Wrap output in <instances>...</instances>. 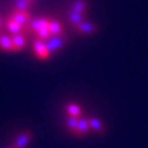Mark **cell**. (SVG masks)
<instances>
[{"instance_id":"6","label":"cell","mask_w":148,"mask_h":148,"mask_svg":"<svg viewBox=\"0 0 148 148\" xmlns=\"http://www.w3.org/2000/svg\"><path fill=\"white\" fill-rule=\"evenodd\" d=\"M48 29L51 31L52 36H58L64 34V29L62 23L58 20H54V19H49L48 21Z\"/></svg>"},{"instance_id":"8","label":"cell","mask_w":148,"mask_h":148,"mask_svg":"<svg viewBox=\"0 0 148 148\" xmlns=\"http://www.w3.org/2000/svg\"><path fill=\"white\" fill-rule=\"evenodd\" d=\"M12 42H13V46H14V51L19 52L27 46V36L24 33L22 34H16V35H12Z\"/></svg>"},{"instance_id":"14","label":"cell","mask_w":148,"mask_h":148,"mask_svg":"<svg viewBox=\"0 0 148 148\" xmlns=\"http://www.w3.org/2000/svg\"><path fill=\"white\" fill-rule=\"evenodd\" d=\"M68 20L74 27H76V25H78L80 23L85 22V16L79 14V13H75L73 11H70V13H69L68 16Z\"/></svg>"},{"instance_id":"9","label":"cell","mask_w":148,"mask_h":148,"mask_svg":"<svg viewBox=\"0 0 148 148\" xmlns=\"http://www.w3.org/2000/svg\"><path fill=\"white\" fill-rule=\"evenodd\" d=\"M87 9H88V2L87 0H76L73 5H71V11L75 13H79L82 16L87 14Z\"/></svg>"},{"instance_id":"19","label":"cell","mask_w":148,"mask_h":148,"mask_svg":"<svg viewBox=\"0 0 148 148\" xmlns=\"http://www.w3.org/2000/svg\"><path fill=\"white\" fill-rule=\"evenodd\" d=\"M27 1H29V2H30L32 5H35V2H36L37 0H27Z\"/></svg>"},{"instance_id":"10","label":"cell","mask_w":148,"mask_h":148,"mask_svg":"<svg viewBox=\"0 0 148 148\" xmlns=\"http://www.w3.org/2000/svg\"><path fill=\"white\" fill-rule=\"evenodd\" d=\"M90 130V125L89 122H88V119H79V122H78V125H77V128L75 131V135L77 136H84L87 133L89 132Z\"/></svg>"},{"instance_id":"1","label":"cell","mask_w":148,"mask_h":148,"mask_svg":"<svg viewBox=\"0 0 148 148\" xmlns=\"http://www.w3.org/2000/svg\"><path fill=\"white\" fill-rule=\"evenodd\" d=\"M68 42V37L65 34H62V35H58V36H52L49 40L46 41V47H47V51L49 52V54L52 55L53 53L57 52L67 44Z\"/></svg>"},{"instance_id":"12","label":"cell","mask_w":148,"mask_h":148,"mask_svg":"<svg viewBox=\"0 0 148 148\" xmlns=\"http://www.w3.org/2000/svg\"><path fill=\"white\" fill-rule=\"evenodd\" d=\"M88 122H89L90 128L93 130L95 132L97 133L103 132L104 126H103V123L99 119H97V117H90V119H88Z\"/></svg>"},{"instance_id":"4","label":"cell","mask_w":148,"mask_h":148,"mask_svg":"<svg viewBox=\"0 0 148 148\" xmlns=\"http://www.w3.org/2000/svg\"><path fill=\"white\" fill-rule=\"evenodd\" d=\"M10 18L12 20H14L18 24H20V25L23 27V30H24V27L29 24V22L33 19L29 11H18V10L13 11Z\"/></svg>"},{"instance_id":"13","label":"cell","mask_w":148,"mask_h":148,"mask_svg":"<svg viewBox=\"0 0 148 148\" xmlns=\"http://www.w3.org/2000/svg\"><path fill=\"white\" fill-rule=\"evenodd\" d=\"M66 111H67L69 116L80 117V115H81V109H80V106L75 104V103H69V104H67L66 106Z\"/></svg>"},{"instance_id":"11","label":"cell","mask_w":148,"mask_h":148,"mask_svg":"<svg viewBox=\"0 0 148 148\" xmlns=\"http://www.w3.org/2000/svg\"><path fill=\"white\" fill-rule=\"evenodd\" d=\"M5 25H7L8 31L10 32L12 35H16V34H22V33H24L23 27H22L20 24H18L14 20H12L11 18H9V19L5 21Z\"/></svg>"},{"instance_id":"20","label":"cell","mask_w":148,"mask_h":148,"mask_svg":"<svg viewBox=\"0 0 148 148\" xmlns=\"http://www.w3.org/2000/svg\"><path fill=\"white\" fill-rule=\"evenodd\" d=\"M5 148H16V147H14V146H13V145H12V144H11V145H9V146H8V147H5Z\"/></svg>"},{"instance_id":"16","label":"cell","mask_w":148,"mask_h":148,"mask_svg":"<svg viewBox=\"0 0 148 148\" xmlns=\"http://www.w3.org/2000/svg\"><path fill=\"white\" fill-rule=\"evenodd\" d=\"M80 117H75V116H69L66 121V125H67V128L71 133H75L76 128H77V125H78V122H79Z\"/></svg>"},{"instance_id":"2","label":"cell","mask_w":148,"mask_h":148,"mask_svg":"<svg viewBox=\"0 0 148 148\" xmlns=\"http://www.w3.org/2000/svg\"><path fill=\"white\" fill-rule=\"evenodd\" d=\"M33 49H34V54L38 59H42V60H45V59H48L51 54L47 51V47H46V43L45 41H42L40 38H35L34 42H33Z\"/></svg>"},{"instance_id":"15","label":"cell","mask_w":148,"mask_h":148,"mask_svg":"<svg viewBox=\"0 0 148 148\" xmlns=\"http://www.w3.org/2000/svg\"><path fill=\"white\" fill-rule=\"evenodd\" d=\"M35 35H36V38H40V40L45 41V42L52 37V34H51V31H49L48 27H42V29H40L35 33Z\"/></svg>"},{"instance_id":"18","label":"cell","mask_w":148,"mask_h":148,"mask_svg":"<svg viewBox=\"0 0 148 148\" xmlns=\"http://www.w3.org/2000/svg\"><path fill=\"white\" fill-rule=\"evenodd\" d=\"M2 27H3V21H2V19L0 18V31L2 30Z\"/></svg>"},{"instance_id":"3","label":"cell","mask_w":148,"mask_h":148,"mask_svg":"<svg viewBox=\"0 0 148 148\" xmlns=\"http://www.w3.org/2000/svg\"><path fill=\"white\" fill-rule=\"evenodd\" d=\"M32 139H33V132L30 130H27V131L22 132L13 140L12 145L16 148H27L29 146V144L32 142Z\"/></svg>"},{"instance_id":"7","label":"cell","mask_w":148,"mask_h":148,"mask_svg":"<svg viewBox=\"0 0 148 148\" xmlns=\"http://www.w3.org/2000/svg\"><path fill=\"white\" fill-rule=\"evenodd\" d=\"M0 48L5 52H16L13 42H12V37L5 35V34H0Z\"/></svg>"},{"instance_id":"5","label":"cell","mask_w":148,"mask_h":148,"mask_svg":"<svg viewBox=\"0 0 148 148\" xmlns=\"http://www.w3.org/2000/svg\"><path fill=\"white\" fill-rule=\"evenodd\" d=\"M75 27V31L79 34H84V35H91V34H95L99 31V27L98 25H95V23H91V22H82L78 25H76Z\"/></svg>"},{"instance_id":"17","label":"cell","mask_w":148,"mask_h":148,"mask_svg":"<svg viewBox=\"0 0 148 148\" xmlns=\"http://www.w3.org/2000/svg\"><path fill=\"white\" fill-rule=\"evenodd\" d=\"M14 5H16V10L18 11H29L30 7H32L27 0H16Z\"/></svg>"}]
</instances>
